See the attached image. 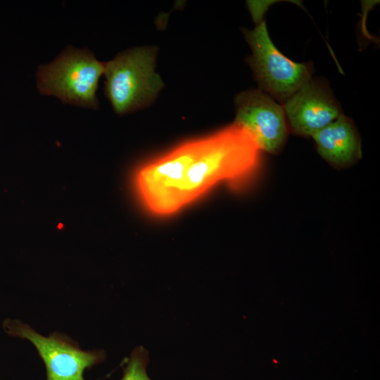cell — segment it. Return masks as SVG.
<instances>
[{"instance_id":"6da1fadb","label":"cell","mask_w":380,"mask_h":380,"mask_svg":"<svg viewBox=\"0 0 380 380\" xmlns=\"http://www.w3.org/2000/svg\"><path fill=\"white\" fill-rule=\"evenodd\" d=\"M262 152L255 137L234 122L205 137L201 151L185 175L179 199L181 209L220 182L241 187L257 171Z\"/></svg>"},{"instance_id":"7a4b0ae2","label":"cell","mask_w":380,"mask_h":380,"mask_svg":"<svg viewBox=\"0 0 380 380\" xmlns=\"http://www.w3.org/2000/svg\"><path fill=\"white\" fill-rule=\"evenodd\" d=\"M156 47H137L105 63V94L118 114L148 106L163 89L156 71Z\"/></svg>"},{"instance_id":"3957f363","label":"cell","mask_w":380,"mask_h":380,"mask_svg":"<svg viewBox=\"0 0 380 380\" xmlns=\"http://www.w3.org/2000/svg\"><path fill=\"white\" fill-rule=\"evenodd\" d=\"M204 139L201 137L186 141L137 170L136 190L152 215L165 217L181 210L179 199L185 175Z\"/></svg>"},{"instance_id":"277c9868","label":"cell","mask_w":380,"mask_h":380,"mask_svg":"<svg viewBox=\"0 0 380 380\" xmlns=\"http://www.w3.org/2000/svg\"><path fill=\"white\" fill-rule=\"evenodd\" d=\"M105 67L88 49L68 46L51 63L39 67L37 87L41 94L64 103L97 109L96 92Z\"/></svg>"},{"instance_id":"5b68a950","label":"cell","mask_w":380,"mask_h":380,"mask_svg":"<svg viewBox=\"0 0 380 380\" xmlns=\"http://www.w3.org/2000/svg\"><path fill=\"white\" fill-rule=\"evenodd\" d=\"M243 33L252 51L246 62L258 89L275 101L283 105L312 78L313 65L294 62L281 53L271 40L265 20L253 30L243 29Z\"/></svg>"},{"instance_id":"8992f818","label":"cell","mask_w":380,"mask_h":380,"mask_svg":"<svg viewBox=\"0 0 380 380\" xmlns=\"http://www.w3.org/2000/svg\"><path fill=\"white\" fill-rule=\"evenodd\" d=\"M4 328L8 334L27 339L34 346L45 365L46 380H85L84 370L104 360L102 350H83L60 333L44 336L27 324L11 319L4 322Z\"/></svg>"},{"instance_id":"52a82bcc","label":"cell","mask_w":380,"mask_h":380,"mask_svg":"<svg viewBox=\"0 0 380 380\" xmlns=\"http://www.w3.org/2000/svg\"><path fill=\"white\" fill-rule=\"evenodd\" d=\"M234 122L247 129L262 151L277 154L284 146L288 123L283 106L260 89H248L234 99Z\"/></svg>"},{"instance_id":"ba28073f","label":"cell","mask_w":380,"mask_h":380,"mask_svg":"<svg viewBox=\"0 0 380 380\" xmlns=\"http://www.w3.org/2000/svg\"><path fill=\"white\" fill-rule=\"evenodd\" d=\"M282 106L290 129L303 137H312L343 114L327 82L312 77Z\"/></svg>"},{"instance_id":"9c48e42d","label":"cell","mask_w":380,"mask_h":380,"mask_svg":"<svg viewBox=\"0 0 380 380\" xmlns=\"http://www.w3.org/2000/svg\"><path fill=\"white\" fill-rule=\"evenodd\" d=\"M311 137L320 156L333 167H349L361 158V142L356 128L343 114Z\"/></svg>"},{"instance_id":"30bf717a","label":"cell","mask_w":380,"mask_h":380,"mask_svg":"<svg viewBox=\"0 0 380 380\" xmlns=\"http://www.w3.org/2000/svg\"><path fill=\"white\" fill-rule=\"evenodd\" d=\"M148 355L144 349L134 350L124 369L120 380H151L146 373Z\"/></svg>"}]
</instances>
